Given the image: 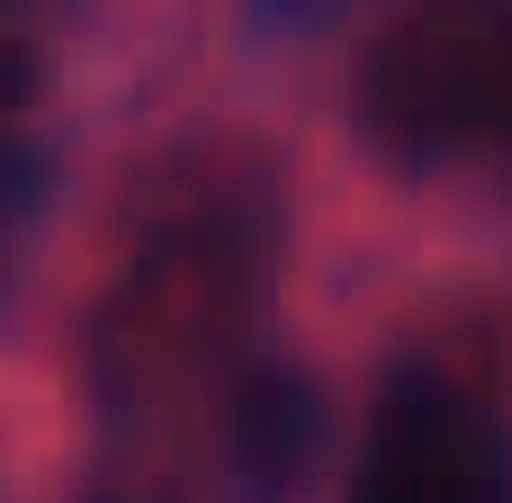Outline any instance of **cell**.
I'll use <instances>...</instances> for the list:
<instances>
[{
    "mask_svg": "<svg viewBox=\"0 0 512 503\" xmlns=\"http://www.w3.org/2000/svg\"><path fill=\"white\" fill-rule=\"evenodd\" d=\"M342 503H512V450L459 387L396 378L369 414Z\"/></svg>",
    "mask_w": 512,
    "mask_h": 503,
    "instance_id": "obj_2",
    "label": "cell"
},
{
    "mask_svg": "<svg viewBox=\"0 0 512 503\" xmlns=\"http://www.w3.org/2000/svg\"><path fill=\"white\" fill-rule=\"evenodd\" d=\"M45 198H54L45 153L9 135V144H0V297H9V279H18V261H27V234H36V216H45Z\"/></svg>",
    "mask_w": 512,
    "mask_h": 503,
    "instance_id": "obj_3",
    "label": "cell"
},
{
    "mask_svg": "<svg viewBox=\"0 0 512 503\" xmlns=\"http://www.w3.org/2000/svg\"><path fill=\"white\" fill-rule=\"evenodd\" d=\"M351 117L405 171H512V0H405L360 54Z\"/></svg>",
    "mask_w": 512,
    "mask_h": 503,
    "instance_id": "obj_1",
    "label": "cell"
}]
</instances>
